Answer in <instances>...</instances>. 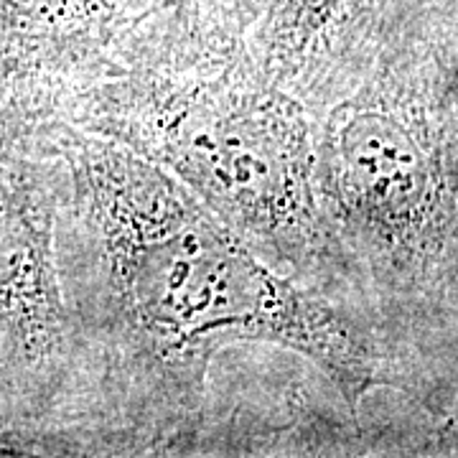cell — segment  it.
Instances as JSON below:
<instances>
[{
	"label": "cell",
	"mask_w": 458,
	"mask_h": 458,
	"mask_svg": "<svg viewBox=\"0 0 458 458\" xmlns=\"http://www.w3.org/2000/svg\"><path fill=\"white\" fill-rule=\"evenodd\" d=\"M51 143L66 171L82 433L123 451L189 443L214 360L234 344L298 354L354 418L369 390L400 385L369 327L270 265L158 165L72 123Z\"/></svg>",
	"instance_id": "6da1fadb"
},
{
	"label": "cell",
	"mask_w": 458,
	"mask_h": 458,
	"mask_svg": "<svg viewBox=\"0 0 458 458\" xmlns=\"http://www.w3.org/2000/svg\"><path fill=\"white\" fill-rule=\"evenodd\" d=\"M441 102L379 74L316 120V189L344 250L415 278L441 258L454 225V183Z\"/></svg>",
	"instance_id": "3957f363"
},
{
	"label": "cell",
	"mask_w": 458,
	"mask_h": 458,
	"mask_svg": "<svg viewBox=\"0 0 458 458\" xmlns=\"http://www.w3.org/2000/svg\"><path fill=\"white\" fill-rule=\"evenodd\" d=\"M438 445H441V454H458V418L443 428Z\"/></svg>",
	"instance_id": "9c48e42d"
},
{
	"label": "cell",
	"mask_w": 458,
	"mask_h": 458,
	"mask_svg": "<svg viewBox=\"0 0 458 458\" xmlns=\"http://www.w3.org/2000/svg\"><path fill=\"white\" fill-rule=\"evenodd\" d=\"M131 16L114 0H0V26L51 56L72 87L107 59Z\"/></svg>",
	"instance_id": "8992f818"
},
{
	"label": "cell",
	"mask_w": 458,
	"mask_h": 458,
	"mask_svg": "<svg viewBox=\"0 0 458 458\" xmlns=\"http://www.w3.org/2000/svg\"><path fill=\"white\" fill-rule=\"evenodd\" d=\"M438 102H441L443 123H445V138L448 148L456 158L458 174V64L448 66L443 72L441 87H438Z\"/></svg>",
	"instance_id": "ba28073f"
},
{
	"label": "cell",
	"mask_w": 458,
	"mask_h": 458,
	"mask_svg": "<svg viewBox=\"0 0 458 458\" xmlns=\"http://www.w3.org/2000/svg\"><path fill=\"white\" fill-rule=\"evenodd\" d=\"M454 13L458 0H265L247 44L270 80L311 99L336 56L379 51Z\"/></svg>",
	"instance_id": "277c9868"
},
{
	"label": "cell",
	"mask_w": 458,
	"mask_h": 458,
	"mask_svg": "<svg viewBox=\"0 0 458 458\" xmlns=\"http://www.w3.org/2000/svg\"><path fill=\"white\" fill-rule=\"evenodd\" d=\"M69 92L72 125L158 165L270 265L328 293L342 265L318 204L311 102L270 80L247 33L140 11Z\"/></svg>",
	"instance_id": "7a4b0ae2"
},
{
	"label": "cell",
	"mask_w": 458,
	"mask_h": 458,
	"mask_svg": "<svg viewBox=\"0 0 458 458\" xmlns=\"http://www.w3.org/2000/svg\"><path fill=\"white\" fill-rule=\"evenodd\" d=\"M54 229L49 189L0 156V327L31 360L66 379L74 369V336Z\"/></svg>",
	"instance_id": "5b68a950"
},
{
	"label": "cell",
	"mask_w": 458,
	"mask_h": 458,
	"mask_svg": "<svg viewBox=\"0 0 458 458\" xmlns=\"http://www.w3.org/2000/svg\"><path fill=\"white\" fill-rule=\"evenodd\" d=\"M114 3L128 13L171 8L204 26L240 33H250L265 8V0H114Z\"/></svg>",
	"instance_id": "52a82bcc"
}]
</instances>
